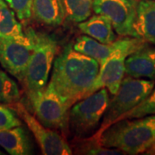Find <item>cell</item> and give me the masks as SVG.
<instances>
[{"label": "cell", "instance_id": "obj_21", "mask_svg": "<svg viewBox=\"0 0 155 155\" xmlns=\"http://www.w3.org/2000/svg\"><path fill=\"white\" fill-rule=\"evenodd\" d=\"M155 115V88L153 87L150 94L143 99L140 104L134 106L133 109L120 116L117 120L122 119H133V118H140L147 116Z\"/></svg>", "mask_w": 155, "mask_h": 155}, {"label": "cell", "instance_id": "obj_27", "mask_svg": "<svg viewBox=\"0 0 155 155\" xmlns=\"http://www.w3.org/2000/svg\"><path fill=\"white\" fill-rule=\"evenodd\" d=\"M154 154H155V153H154Z\"/></svg>", "mask_w": 155, "mask_h": 155}, {"label": "cell", "instance_id": "obj_14", "mask_svg": "<svg viewBox=\"0 0 155 155\" xmlns=\"http://www.w3.org/2000/svg\"><path fill=\"white\" fill-rule=\"evenodd\" d=\"M32 17L47 26H60L66 19L61 0H33Z\"/></svg>", "mask_w": 155, "mask_h": 155}, {"label": "cell", "instance_id": "obj_24", "mask_svg": "<svg viewBox=\"0 0 155 155\" xmlns=\"http://www.w3.org/2000/svg\"><path fill=\"white\" fill-rule=\"evenodd\" d=\"M154 153H155V138L154 140H153V143H152L151 146L149 147V148L145 152V153H146V154H154Z\"/></svg>", "mask_w": 155, "mask_h": 155}, {"label": "cell", "instance_id": "obj_19", "mask_svg": "<svg viewBox=\"0 0 155 155\" xmlns=\"http://www.w3.org/2000/svg\"><path fill=\"white\" fill-rule=\"evenodd\" d=\"M21 97L17 84L5 72L0 69V104L11 105Z\"/></svg>", "mask_w": 155, "mask_h": 155}, {"label": "cell", "instance_id": "obj_25", "mask_svg": "<svg viewBox=\"0 0 155 155\" xmlns=\"http://www.w3.org/2000/svg\"><path fill=\"white\" fill-rule=\"evenodd\" d=\"M4 154H5V153H4L3 152H1V151H0V155H4Z\"/></svg>", "mask_w": 155, "mask_h": 155}, {"label": "cell", "instance_id": "obj_1", "mask_svg": "<svg viewBox=\"0 0 155 155\" xmlns=\"http://www.w3.org/2000/svg\"><path fill=\"white\" fill-rule=\"evenodd\" d=\"M99 69L97 61L76 51L71 42L55 57L50 83L70 110L75 103L88 96Z\"/></svg>", "mask_w": 155, "mask_h": 155}, {"label": "cell", "instance_id": "obj_13", "mask_svg": "<svg viewBox=\"0 0 155 155\" xmlns=\"http://www.w3.org/2000/svg\"><path fill=\"white\" fill-rule=\"evenodd\" d=\"M0 147L11 155L33 153L30 136L22 125L9 129H0Z\"/></svg>", "mask_w": 155, "mask_h": 155}, {"label": "cell", "instance_id": "obj_2", "mask_svg": "<svg viewBox=\"0 0 155 155\" xmlns=\"http://www.w3.org/2000/svg\"><path fill=\"white\" fill-rule=\"evenodd\" d=\"M155 138V115L122 119L112 123L97 139L102 146L125 154H139L149 148Z\"/></svg>", "mask_w": 155, "mask_h": 155}, {"label": "cell", "instance_id": "obj_6", "mask_svg": "<svg viewBox=\"0 0 155 155\" xmlns=\"http://www.w3.org/2000/svg\"><path fill=\"white\" fill-rule=\"evenodd\" d=\"M109 102L110 97L106 88L99 89L78 101L69 110L68 127L78 137L96 132Z\"/></svg>", "mask_w": 155, "mask_h": 155}, {"label": "cell", "instance_id": "obj_17", "mask_svg": "<svg viewBox=\"0 0 155 155\" xmlns=\"http://www.w3.org/2000/svg\"><path fill=\"white\" fill-rule=\"evenodd\" d=\"M29 37L30 31L23 32L16 14L4 1L0 5V39L27 41Z\"/></svg>", "mask_w": 155, "mask_h": 155}, {"label": "cell", "instance_id": "obj_11", "mask_svg": "<svg viewBox=\"0 0 155 155\" xmlns=\"http://www.w3.org/2000/svg\"><path fill=\"white\" fill-rule=\"evenodd\" d=\"M125 74L135 78L155 79V48H144L128 55L125 61Z\"/></svg>", "mask_w": 155, "mask_h": 155}, {"label": "cell", "instance_id": "obj_8", "mask_svg": "<svg viewBox=\"0 0 155 155\" xmlns=\"http://www.w3.org/2000/svg\"><path fill=\"white\" fill-rule=\"evenodd\" d=\"M11 105V108L17 112L18 116L21 117L30 132L33 134L43 154L69 155L73 153L65 137L54 129L41 124L37 118L28 111L25 104L17 101Z\"/></svg>", "mask_w": 155, "mask_h": 155}, {"label": "cell", "instance_id": "obj_22", "mask_svg": "<svg viewBox=\"0 0 155 155\" xmlns=\"http://www.w3.org/2000/svg\"><path fill=\"white\" fill-rule=\"evenodd\" d=\"M22 23H28L32 17L33 0H4Z\"/></svg>", "mask_w": 155, "mask_h": 155}, {"label": "cell", "instance_id": "obj_18", "mask_svg": "<svg viewBox=\"0 0 155 155\" xmlns=\"http://www.w3.org/2000/svg\"><path fill=\"white\" fill-rule=\"evenodd\" d=\"M65 18L72 22H81L91 17L93 0H61Z\"/></svg>", "mask_w": 155, "mask_h": 155}, {"label": "cell", "instance_id": "obj_15", "mask_svg": "<svg viewBox=\"0 0 155 155\" xmlns=\"http://www.w3.org/2000/svg\"><path fill=\"white\" fill-rule=\"evenodd\" d=\"M78 28L84 35L101 43L110 44L116 40L111 22L103 15L96 14L83 22H78Z\"/></svg>", "mask_w": 155, "mask_h": 155}, {"label": "cell", "instance_id": "obj_12", "mask_svg": "<svg viewBox=\"0 0 155 155\" xmlns=\"http://www.w3.org/2000/svg\"><path fill=\"white\" fill-rule=\"evenodd\" d=\"M134 29L137 38L155 44V0H138Z\"/></svg>", "mask_w": 155, "mask_h": 155}, {"label": "cell", "instance_id": "obj_10", "mask_svg": "<svg viewBox=\"0 0 155 155\" xmlns=\"http://www.w3.org/2000/svg\"><path fill=\"white\" fill-rule=\"evenodd\" d=\"M27 41L0 39V65L22 83L35 48L34 31Z\"/></svg>", "mask_w": 155, "mask_h": 155}, {"label": "cell", "instance_id": "obj_16", "mask_svg": "<svg viewBox=\"0 0 155 155\" xmlns=\"http://www.w3.org/2000/svg\"><path fill=\"white\" fill-rule=\"evenodd\" d=\"M72 45L76 51L94 59L101 66L116 48L117 40L110 44H104L84 35L78 37Z\"/></svg>", "mask_w": 155, "mask_h": 155}, {"label": "cell", "instance_id": "obj_7", "mask_svg": "<svg viewBox=\"0 0 155 155\" xmlns=\"http://www.w3.org/2000/svg\"><path fill=\"white\" fill-rule=\"evenodd\" d=\"M29 104L35 116L41 124L52 129L60 130L63 134L67 133L69 109L61 101L50 82L29 101Z\"/></svg>", "mask_w": 155, "mask_h": 155}, {"label": "cell", "instance_id": "obj_4", "mask_svg": "<svg viewBox=\"0 0 155 155\" xmlns=\"http://www.w3.org/2000/svg\"><path fill=\"white\" fill-rule=\"evenodd\" d=\"M154 86L153 79L135 78L130 76L123 78L118 91L109 102L101 126L91 138L97 140L100 134L110 125L116 122L120 116L145 99Z\"/></svg>", "mask_w": 155, "mask_h": 155}, {"label": "cell", "instance_id": "obj_9", "mask_svg": "<svg viewBox=\"0 0 155 155\" xmlns=\"http://www.w3.org/2000/svg\"><path fill=\"white\" fill-rule=\"evenodd\" d=\"M137 2L138 0H93L92 11L107 17L117 35L136 37L134 23Z\"/></svg>", "mask_w": 155, "mask_h": 155}, {"label": "cell", "instance_id": "obj_23", "mask_svg": "<svg viewBox=\"0 0 155 155\" xmlns=\"http://www.w3.org/2000/svg\"><path fill=\"white\" fill-rule=\"evenodd\" d=\"M21 125L22 122L16 111L0 104V129H9Z\"/></svg>", "mask_w": 155, "mask_h": 155}, {"label": "cell", "instance_id": "obj_20", "mask_svg": "<svg viewBox=\"0 0 155 155\" xmlns=\"http://www.w3.org/2000/svg\"><path fill=\"white\" fill-rule=\"evenodd\" d=\"M76 153L89 155H117L124 154L121 150L109 148L100 144L97 140L86 138L76 146Z\"/></svg>", "mask_w": 155, "mask_h": 155}, {"label": "cell", "instance_id": "obj_3", "mask_svg": "<svg viewBox=\"0 0 155 155\" xmlns=\"http://www.w3.org/2000/svg\"><path fill=\"white\" fill-rule=\"evenodd\" d=\"M34 41L35 48L22 82L28 102L48 83L50 72L58 51L57 41L50 35L34 31Z\"/></svg>", "mask_w": 155, "mask_h": 155}, {"label": "cell", "instance_id": "obj_26", "mask_svg": "<svg viewBox=\"0 0 155 155\" xmlns=\"http://www.w3.org/2000/svg\"><path fill=\"white\" fill-rule=\"evenodd\" d=\"M3 2H4V0H0V5H1V4H2Z\"/></svg>", "mask_w": 155, "mask_h": 155}, {"label": "cell", "instance_id": "obj_5", "mask_svg": "<svg viewBox=\"0 0 155 155\" xmlns=\"http://www.w3.org/2000/svg\"><path fill=\"white\" fill-rule=\"evenodd\" d=\"M147 42L131 36L117 40V47L101 66L97 78L89 91L88 96L101 88H106L115 95L125 76V61L127 57L144 48ZM87 96V97H88Z\"/></svg>", "mask_w": 155, "mask_h": 155}]
</instances>
